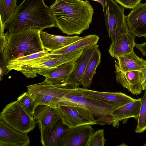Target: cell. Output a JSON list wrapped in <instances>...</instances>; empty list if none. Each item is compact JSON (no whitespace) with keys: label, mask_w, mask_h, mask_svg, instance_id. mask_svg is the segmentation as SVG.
<instances>
[{"label":"cell","mask_w":146,"mask_h":146,"mask_svg":"<svg viewBox=\"0 0 146 146\" xmlns=\"http://www.w3.org/2000/svg\"><path fill=\"white\" fill-rule=\"evenodd\" d=\"M115 67L117 82L132 94H140L143 90L142 74L141 72L136 70L123 72L115 64Z\"/></svg>","instance_id":"obj_15"},{"label":"cell","mask_w":146,"mask_h":146,"mask_svg":"<svg viewBox=\"0 0 146 146\" xmlns=\"http://www.w3.org/2000/svg\"><path fill=\"white\" fill-rule=\"evenodd\" d=\"M76 64V60L72 61L44 70L38 74L44 76L45 79L49 83L63 88L70 78Z\"/></svg>","instance_id":"obj_11"},{"label":"cell","mask_w":146,"mask_h":146,"mask_svg":"<svg viewBox=\"0 0 146 146\" xmlns=\"http://www.w3.org/2000/svg\"><path fill=\"white\" fill-rule=\"evenodd\" d=\"M68 128L60 118L52 126L44 129H39L40 141L43 146H59L62 134Z\"/></svg>","instance_id":"obj_21"},{"label":"cell","mask_w":146,"mask_h":146,"mask_svg":"<svg viewBox=\"0 0 146 146\" xmlns=\"http://www.w3.org/2000/svg\"><path fill=\"white\" fill-rule=\"evenodd\" d=\"M42 30L30 29L13 33L8 32L0 38V52L7 63L10 60L45 50L40 38Z\"/></svg>","instance_id":"obj_3"},{"label":"cell","mask_w":146,"mask_h":146,"mask_svg":"<svg viewBox=\"0 0 146 146\" xmlns=\"http://www.w3.org/2000/svg\"><path fill=\"white\" fill-rule=\"evenodd\" d=\"M104 130L100 129L94 132L90 137L86 146H104L106 141L104 137Z\"/></svg>","instance_id":"obj_29"},{"label":"cell","mask_w":146,"mask_h":146,"mask_svg":"<svg viewBox=\"0 0 146 146\" xmlns=\"http://www.w3.org/2000/svg\"><path fill=\"white\" fill-rule=\"evenodd\" d=\"M77 88L80 92L87 97L118 107L136 99L120 92H103L83 88Z\"/></svg>","instance_id":"obj_13"},{"label":"cell","mask_w":146,"mask_h":146,"mask_svg":"<svg viewBox=\"0 0 146 146\" xmlns=\"http://www.w3.org/2000/svg\"><path fill=\"white\" fill-rule=\"evenodd\" d=\"M50 52L49 50L45 49L44 50L37 53L11 59L8 62L7 68L9 72L12 70L21 72L23 68L31 60L45 55Z\"/></svg>","instance_id":"obj_25"},{"label":"cell","mask_w":146,"mask_h":146,"mask_svg":"<svg viewBox=\"0 0 146 146\" xmlns=\"http://www.w3.org/2000/svg\"><path fill=\"white\" fill-rule=\"evenodd\" d=\"M40 37L43 46L50 52L66 46L81 38L78 36H63L50 34L41 31Z\"/></svg>","instance_id":"obj_20"},{"label":"cell","mask_w":146,"mask_h":146,"mask_svg":"<svg viewBox=\"0 0 146 146\" xmlns=\"http://www.w3.org/2000/svg\"><path fill=\"white\" fill-rule=\"evenodd\" d=\"M50 7L56 27L68 35L82 34L92 22L94 10L88 1L55 0Z\"/></svg>","instance_id":"obj_1"},{"label":"cell","mask_w":146,"mask_h":146,"mask_svg":"<svg viewBox=\"0 0 146 146\" xmlns=\"http://www.w3.org/2000/svg\"><path fill=\"white\" fill-rule=\"evenodd\" d=\"M17 0H1L0 1L1 24L5 25L13 17L17 6Z\"/></svg>","instance_id":"obj_26"},{"label":"cell","mask_w":146,"mask_h":146,"mask_svg":"<svg viewBox=\"0 0 146 146\" xmlns=\"http://www.w3.org/2000/svg\"><path fill=\"white\" fill-rule=\"evenodd\" d=\"M144 146H146V142L145 143V144L143 145Z\"/></svg>","instance_id":"obj_33"},{"label":"cell","mask_w":146,"mask_h":146,"mask_svg":"<svg viewBox=\"0 0 146 146\" xmlns=\"http://www.w3.org/2000/svg\"><path fill=\"white\" fill-rule=\"evenodd\" d=\"M17 100L24 110L33 117L35 109L37 105L28 92L22 93L17 98Z\"/></svg>","instance_id":"obj_27"},{"label":"cell","mask_w":146,"mask_h":146,"mask_svg":"<svg viewBox=\"0 0 146 146\" xmlns=\"http://www.w3.org/2000/svg\"><path fill=\"white\" fill-rule=\"evenodd\" d=\"M33 117L38 124L39 129H44L49 127L60 119L58 108L42 104L37 106Z\"/></svg>","instance_id":"obj_18"},{"label":"cell","mask_w":146,"mask_h":146,"mask_svg":"<svg viewBox=\"0 0 146 146\" xmlns=\"http://www.w3.org/2000/svg\"><path fill=\"white\" fill-rule=\"evenodd\" d=\"M128 32L135 37L146 38V3H139L125 16Z\"/></svg>","instance_id":"obj_12"},{"label":"cell","mask_w":146,"mask_h":146,"mask_svg":"<svg viewBox=\"0 0 146 146\" xmlns=\"http://www.w3.org/2000/svg\"><path fill=\"white\" fill-rule=\"evenodd\" d=\"M135 46L140 51L143 55L146 56V42L139 44L135 43Z\"/></svg>","instance_id":"obj_31"},{"label":"cell","mask_w":146,"mask_h":146,"mask_svg":"<svg viewBox=\"0 0 146 146\" xmlns=\"http://www.w3.org/2000/svg\"><path fill=\"white\" fill-rule=\"evenodd\" d=\"M99 47L97 44L84 50L82 55L76 60V68L68 82L63 87L75 89L81 85V80L87 65L96 50Z\"/></svg>","instance_id":"obj_16"},{"label":"cell","mask_w":146,"mask_h":146,"mask_svg":"<svg viewBox=\"0 0 146 146\" xmlns=\"http://www.w3.org/2000/svg\"><path fill=\"white\" fill-rule=\"evenodd\" d=\"M58 108L63 123L68 128L97 124L92 114L84 108L70 106H63Z\"/></svg>","instance_id":"obj_8"},{"label":"cell","mask_w":146,"mask_h":146,"mask_svg":"<svg viewBox=\"0 0 146 146\" xmlns=\"http://www.w3.org/2000/svg\"><path fill=\"white\" fill-rule=\"evenodd\" d=\"M78 94V101L75 106L82 108L90 111L93 115L97 124L102 125L113 124L114 119L111 112L118 107L87 97L79 91Z\"/></svg>","instance_id":"obj_7"},{"label":"cell","mask_w":146,"mask_h":146,"mask_svg":"<svg viewBox=\"0 0 146 146\" xmlns=\"http://www.w3.org/2000/svg\"><path fill=\"white\" fill-rule=\"evenodd\" d=\"M99 37L95 34H90L82 37L75 42L57 50L50 52L44 56L47 60L56 58L64 55L80 50H84L97 44Z\"/></svg>","instance_id":"obj_17"},{"label":"cell","mask_w":146,"mask_h":146,"mask_svg":"<svg viewBox=\"0 0 146 146\" xmlns=\"http://www.w3.org/2000/svg\"><path fill=\"white\" fill-rule=\"evenodd\" d=\"M27 133L15 129L0 119V146H28L31 141Z\"/></svg>","instance_id":"obj_14"},{"label":"cell","mask_w":146,"mask_h":146,"mask_svg":"<svg viewBox=\"0 0 146 146\" xmlns=\"http://www.w3.org/2000/svg\"><path fill=\"white\" fill-rule=\"evenodd\" d=\"M84 50L68 53L56 58L50 59L31 65L22 70L21 72L27 78H34L44 70L55 67L64 63L76 60L82 54Z\"/></svg>","instance_id":"obj_9"},{"label":"cell","mask_w":146,"mask_h":146,"mask_svg":"<svg viewBox=\"0 0 146 146\" xmlns=\"http://www.w3.org/2000/svg\"><path fill=\"white\" fill-rule=\"evenodd\" d=\"M137 125L135 130L136 133H142L146 130V90L142 98L140 112Z\"/></svg>","instance_id":"obj_28"},{"label":"cell","mask_w":146,"mask_h":146,"mask_svg":"<svg viewBox=\"0 0 146 146\" xmlns=\"http://www.w3.org/2000/svg\"><path fill=\"white\" fill-rule=\"evenodd\" d=\"M115 62L119 70L123 72L140 71L146 66V61L138 56L133 51L130 53L118 56Z\"/></svg>","instance_id":"obj_23"},{"label":"cell","mask_w":146,"mask_h":146,"mask_svg":"<svg viewBox=\"0 0 146 146\" xmlns=\"http://www.w3.org/2000/svg\"><path fill=\"white\" fill-rule=\"evenodd\" d=\"M94 132L90 124L68 128L62 135L59 146H86Z\"/></svg>","instance_id":"obj_10"},{"label":"cell","mask_w":146,"mask_h":146,"mask_svg":"<svg viewBox=\"0 0 146 146\" xmlns=\"http://www.w3.org/2000/svg\"><path fill=\"white\" fill-rule=\"evenodd\" d=\"M86 1V0H85Z\"/></svg>","instance_id":"obj_34"},{"label":"cell","mask_w":146,"mask_h":146,"mask_svg":"<svg viewBox=\"0 0 146 146\" xmlns=\"http://www.w3.org/2000/svg\"><path fill=\"white\" fill-rule=\"evenodd\" d=\"M101 54L98 48L92 55L81 80L83 88H87L90 85L96 69L101 61Z\"/></svg>","instance_id":"obj_24"},{"label":"cell","mask_w":146,"mask_h":146,"mask_svg":"<svg viewBox=\"0 0 146 146\" xmlns=\"http://www.w3.org/2000/svg\"><path fill=\"white\" fill-rule=\"evenodd\" d=\"M1 0H0V1H1Z\"/></svg>","instance_id":"obj_35"},{"label":"cell","mask_w":146,"mask_h":146,"mask_svg":"<svg viewBox=\"0 0 146 146\" xmlns=\"http://www.w3.org/2000/svg\"><path fill=\"white\" fill-rule=\"evenodd\" d=\"M135 36L128 32L112 42L108 50L110 55L116 57L129 54L133 51Z\"/></svg>","instance_id":"obj_22"},{"label":"cell","mask_w":146,"mask_h":146,"mask_svg":"<svg viewBox=\"0 0 146 146\" xmlns=\"http://www.w3.org/2000/svg\"><path fill=\"white\" fill-rule=\"evenodd\" d=\"M142 0H115L122 7L133 9L140 3Z\"/></svg>","instance_id":"obj_30"},{"label":"cell","mask_w":146,"mask_h":146,"mask_svg":"<svg viewBox=\"0 0 146 146\" xmlns=\"http://www.w3.org/2000/svg\"><path fill=\"white\" fill-rule=\"evenodd\" d=\"M4 27L9 33H13L30 29L42 30L56 25L50 7L44 0H23Z\"/></svg>","instance_id":"obj_2"},{"label":"cell","mask_w":146,"mask_h":146,"mask_svg":"<svg viewBox=\"0 0 146 146\" xmlns=\"http://www.w3.org/2000/svg\"><path fill=\"white\" fill-rule=\"evenodd\" d=\"M140 71L142 74V86L143 90H146V66Z\"/></svg>","instance_id":"obj_32"},{"label":"cell","mask_w":146,"mask_h":146,"mask_svg":"<svg viewBox=\"0 0 146 146\" xmlns=\"http://www.w3.org/2000/svg\"><path fill=\"white\" fill-rule=\"evenodd\" d=\"M102 6L106 26L111 42L129 32L125 21L124 8L113 0H103Z\"/></svg>","instance_id":"obj_6"},{"label":"cell","mask_w":146,"mask_h":146,"mask_svg":"<svg viewBox=\"0 0 146 146\" xmlns=\"http://www.w3.org/2000/svg\"><path fill=\"white\" fill-rule=\"evenodd\" d=\"M142 98L135 100L119 107L112 111L111 115L114 119L112 125L113 127L118 128L119 123L122 120L133 117L138 120L140 112Z\"/></svg>","instance_id":"obj_19"},{"label":"cell","mask_w":146,"mask_h":146,"mask_svg":"<svg viewBox=\"0 0 146 146\" xmlns=\"http://www.w3.org/2000/svg\"><path fill=\"white\" fill-rule=\"evenodd\" d=\"M0 119L15 129L23 133L32 131L36 123L34 117L24 110L17 100L6 106L0 113Z\"/></svg>","instance_id":"obj_5"},{"label":"cell","mask_w":146,"mask_h":146,"mask_svg":"<svg viewBox=\"0 0 146 146\" xmlns=\"http://www.w3.org/2000/svg\"><path fill=\"white\" fill-rule=\"evenodd\" d=\"M27 91L36 104L57 108L60 101L75 89L57 87L47 81L27 86Z\"/></svg>","instance_id":"obj_4"}]
</instances>
